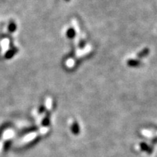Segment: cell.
Masks as SVG:
<instances>
[{"instance_id": "6da1fadb", "label": "cell", "mask_w": 157, "mask_h": 157, "mask_svg": "<svg viewBox=\"0 0 157 157\" xmlns=\"http://www.w3.org/2000/svg\"><path fill=\"white\" fill-rule=\"evenodd\" d=\"M91 50V47H86V48L84 49V50H80V51H78L77 54H76V55H77L78 57H81V56H83V55H84L85 54L88 53Z\"/></svg>"}, {"instance_id": "7a4b0ae2", "label": "cell", "mask_w": 157, "mask_h": 157, "mask_svg": "<svg viewBox=\"0 0 157 157\" xmlns=\"http://www.w3.org/2000/svg\"><path fill=\"white\" fill-rule=\"evenodd\" d=\"M75 34H76V32L73 29H69L68 31H67L66 35L68 37V38L72 39L75 37Z\"/></svg>"}, {"instance_id": "3957f363", "label": "cell", "mask_w": 157, "mask_h": 157, "mask_svg": "<svg viewBox=\"0 0 157 157\" xmlns=\"http://www.w3.org/2000/svg\"><path fill=\"white\" fill-rule=\"evenodd\" d=\"M127 64L130 66H137V65H140L139 61H137V60H133V59H131L127 61Z\"/></svg>"}, {"instance_id": "277c9868", "label": "cell", "mask_w": 157, "mask_h": 157, "mask_svg": "<svg viewBox=\"0 0 157 157\" xmlns=\"http://www.w3.org/2000/svg\"><path fill=\"white\" fill-rule=\"evenodd\" d=\"M148 52H149V50H148V48L144 49L143 51H141L140 53L137 54V57H139V58H143V57H145V55H148Z\"/></svg>"}, {"instance_id": "5b68a950", "label": "cell", "mask_w": 157, "mask_h": 157, "mask_svg": "<svg viewBox=\"0 0 157 157\" xmlns=\"http://www.w3.org/2000/svg\"><path fill=\"white\" fill-rule=\"evenodd\" d=\"M65 64H66V65L68 67V68H72V67L74 66L75 60L72 58L68 59V60L66 61V63H65Z\"/></svg>"}, {"instance_id": "8992f818", "label": "cell", "mask_w": 157, "mask_h": 157, "mask_svg": "<svg viewBox=\"0 0 157 157\" xmlns=\"http://www.w3.org/2000/svg\"><path fill=\"white\" fill-rule=\"evenodd\" d=\"M72 23H73V26H74L75 28V32H79V27H78V23L77 21H76V20H72Z\"/></svg>"}, {"instance_id": "52a82bcc", "label": "cell", "mask_w": 157, "mask_h": 157, "mask_svg": "<svg viewBox=\"0 0 157 157\" xmlns=\"http://www.w3.org/2000/svg\"><path fill=\"white\" fill-rule=\"evenodd\" d=\"M47 104H48V108L49 109H50V106H51V103H52V101L50 98H47Z\"/></svg>"}, {"instance_id": "ba28073f", "label": "cell", "mask_w": 157, "mask_h": 157, "mask_svg": "<svg viewBox=\"0 0 157 157\" xmlns=\"http://www.w3.org/2000/svg\"><path fill=\"white\" fill-rule=\"evenodd\" d=\"M67 1H68V0H67Z\"/></svg>"}]
</instances>
